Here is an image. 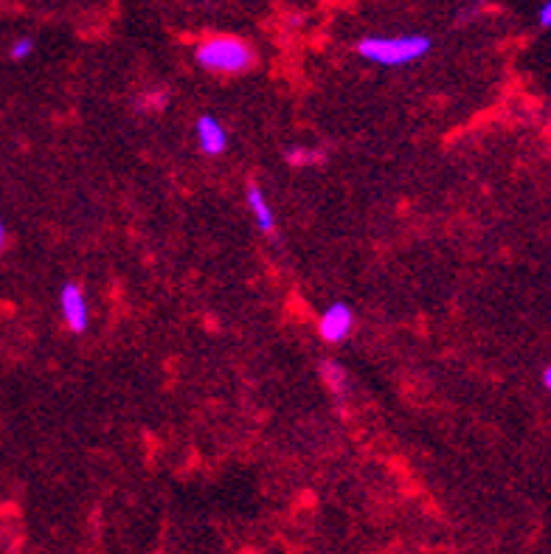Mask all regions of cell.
<instances>
[{
  "mask_svg": "<svg viewBox=\"0 0 551 554\" xmlns=\"http://www.w3.org/2000/svg\"><path fill=\"white\" fill-rule=\"evenodd\" d=\"M245 200H248V209L254 214L256 228H259L262 234H273V231H276V211L270 209L268 197L262 192V186H259V183H248Z\"/></svg>",
  "mask_w": 551,
  "mask_h": 554,
  "instance_id": "8992f818",
  "label": "cell"
},
{
  "mask_svg": "<svg viewBox=\"0 0 551 554\" xmlns=\"http://www.w3.org/2000/svg\"><path fill=\"white\" fill-rule=\"evenodd\" d=\"M352 330H355V315H352V307L343 301H332L318 318V335L327 344H343L352 335Z\"/></svg>",
  "mask_w": 551,
  "mask_h": 554,
  "instance_id": "277c9868",
  "label": "cell"
},
{
  "mask_svg": "<svg viewBox=\"0 0 551 554\" xmlns=\"http://www.w3.org/2000/svg\"><path fill=\"white\" fill-rule=\"evenodd\" d=\"M321 380L332 394H346V369H343L338 360H324L321 363Z\"/></svg>",
  "mask_w": 551,
  "mask_h": 554,
  "instance_id": "52a82bcc",
  "label": "cell"
},
{
  "mask_svg": "<svg viewBox=\"0 0 551 554\" xmlns=\"http://www.w3.org/2000/svg\"><path fill=\"white\" fill-rule=\"evenodd\" d=\"M324 161V152L310 150V147H293L287 150V164L290 166H315Z\"/></svg>",
  "mask_w": 551,
  "mask_h": 554,
  "instance_id": "ba28073f",
  "label": "cell"
},
{
  "mask_svg": "<svg viewBox=\"0 0 551 554\" xmlns=\"http://www.w3.org/2000/svg\"><path fill=\"white\" fill-rule=\"evenodd\" d=\"M31 54H34V40H31V37H17L15 43H12V48H9V57L15 62L29 60Z\"/></svg>",
  "mask_w": 551,
  "mask_h": 554,
  "instance_id": "9c48e42d",
  "label": "cell"
},
{
  "mask_svg": "<svg viewBox=\"0 0 551 554\" xmlns=\"http://www.w3.org/2000/svg\"><path fill=\"white\" fill-rule=\"evenodd\" d=\"M3 245H6V225L0 220V254H3Z\"/></svg>",
  "mask_w": 551,
  "mask_h": 554,
  "instance_id": "7c38bea8",
  "label": "cell"
},
{
  "mask_svg": "<svg viewBox=\"0 0 551 554\" xmlns=\"http://www.w3.org/2000/svg\"><path fill=\"white\" fill-rule=\"evenodd\" d=\"M433 48L428 34H397V37H363L358 43V54L366 62L380 68H403L419 62Z\"/></svg>",
  "mask_w": 551,
  "mask_h": 554,
  "instance_id": "7a4b0ae2",
  "label": "cell"
},
{
  "mask_svg": "<svg viewBox=\"0 0 551 554\" xmlns=\"http://www.w3.org/2000/svg\"><path fill=\"white\" fill-rule=\"evenodd\" d=\"M60 313H62V321H65V327H68L71 332H76V335H82V332L90 327L88 296H85V290L76 285V282L62 285Z\"/></svg>",
  "mask_w": 551,
  "mask_h": 554,
  "instance_id": "3957f363",
  "label": "cell"
},
{
  "mask_svg": "<svg viewBox=\"0 0 551 554\" xmlns=\"http://www.w3.org/2000/svg\"><path fill=\"white\" fill-rule=\"evenodd\" d=\"M245 554H256V552H245Z\"/></svg>",
  "mask_w": 551,
  "mask_h": 554,
  "instance_id": "4fadbf2b",
  "label": "cell"
},
{
  "mask_svg": "<svg viewBox=\"0 0 551 554\" xmlns=\"http://www.w3.org/2000/svg\"><path fill=\"white\" fill-rule=\"evenodd\" d=\"M543 386H546V391L551 394V366H546V369H543Z\"/></svg>",
  "mask_w": 551,
  "mask_h": 554,
  "instance_id": "8fae6325",
  "label": "cell"
},
{
  "mask_svg": "<svg viewBox=\"0 0 551 554\" xmlns=\"http://www.w3.org/2000/svg\"><path fill=\"white\" fill-rule=\"evenodd\" d=\"M194 133H197V144H200V152L209 155V158H220L228 150V133L220 124V119L214 116H200L197 124H194Z\"/></svg>",
  "mask_w": 551,
  "mask_h": 554,
  "instance_id": "5b68a950",
  "label": "cell"
},
{
  "mask_svg": "<svg viewBox=\"0 0 551 554\" xmlns=\"http://www.w3.org/2000/svg\"><path fill=\"white\" fill-rule=\"evenodd\" d=\"M537 23H540L543 29H551V0L543 3V9H540V15H537Z\"/></svg>",
  "mask_w": 551,
  "mask_h": 554,
  "instance_id": "30bf717a",
  "label": "cell"
},
{
  "mask_svg": "<svg viewBox=\"0 0 551 554\" xmlns=\"http://www.w3.org/2000/svg\"><path fill=\"white\" fill-rule=\"evenodd\" d=\"M194 62L209 74L239 76L248 74L254 68L256 51L239 37L217 34V37H209L194 48Z\"/></svg>",
  "mask_w": 551,
  "mask_h": 554,
  "instance_id": "6da1fadb",
  "label": "cell"
}]
</instances>
